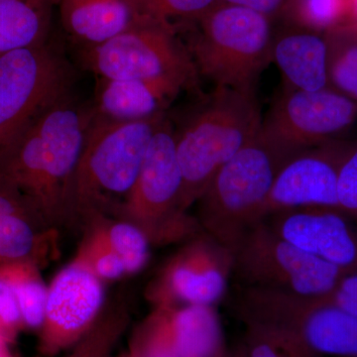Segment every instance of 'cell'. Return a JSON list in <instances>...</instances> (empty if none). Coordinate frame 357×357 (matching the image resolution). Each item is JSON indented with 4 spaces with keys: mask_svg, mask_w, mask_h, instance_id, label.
<instances>
[{
    "mask_svg": "<svg viewBox=\"0 0 357 357\" xmlns=\"http://www.w3.org/2000/svg\"><path fill=\"white\" fill-rule=\"evenodd\" d=\"M69 96L46 110L0 158V177L47 215L70 208L73 183L91 119Z\"/></svg>",
    "mask_w": 357,
    "mask_h": 357,
    "instance_id": "1",
    "label": "cell"
},
{
    "mask_svg": "<svg viewBox=\"0 0 357 357\" xmlns=\"http://www.w3.org/2000/svg\"><path fill=\"white\" fill-rule=\"evenodd\" d=\"M262 122L255 89L215 86L176 131L182 213L199 201L215 173L260 133Z\"/></svg>",
    "mask_w": 357,
    "mask_h": 357,
    "instance_id": "2",
    "label": "cell"
},
{
    "mask_svg": "<svg viewBox=\"0 0 357 357\" xmlns=\"http://www.w3.org/2000/svg\"><path fill=\"white\" fill-rule=\"evenodd\" d=\"M294 156L258 134L215 173L199 198L198 222L204 234L232 252L264 220L275 178Z\"/></svg>",
    "mask_w": 357,
    "mask_h": 357,
    "instance_id": "3",
    "label": "cell"
},
{
    "mask_svg": "<svg viewBox=\"0 0 357 357\" xmlns=\"http://www.w3.org/2000/svg\"><path fill=\"white\" fill-rule=\"evenodd\" d=\"M198 21L199 33L188 49L199 77L215 86L255 89L260 75L273 61L270 18L220 3Z\"/></svg>",
    "mask_w": 357,
    "mask_h": 357,
    "instance_id": "4",
    "label": "cell"
},
{
    "mask_svg": "<svg viewBox=\"0 0 357 357\" xmlns=\"http://www.w3.org/2000/svg\"><path fill=\"white\" fill-rule=\"evenodd\" d=\"M165 116L139 121L93 116L75 174L70 208L95 211L114 199L126 201L152 136Z\"/></svg>",
    "mask_w": 357,
    "mask_h": 357,
    "instance_id": "5",
    "label": "cell"
},
{
    "mask_svg": "<svg viewBox=\"0 0 357 357\" xmlns=\"http://www.w3.org/2000/svg\"><path fill=\"white\" fill-rule=\"evenodd\" d=\"M239 316L287 335L314 356L357 357V316L317 297L246 288Z\"/></svg>",
    "mask_w": 357,
    "mask_h": 357,
    "instance_id": "6",
    "label": "cell"
},
{
    "mask_svg": "<svg viewBox=\"0 0 357 357\" xmlns=\"http://www.w3.org/2000/svg\"><path fill=\"white\" fill-rule=\"evenodd\" d=\"M72 70L47 44L0 56V158L37 119L70 93Z\"/></svg>",
    "mask_w": 357,
    "mask_h": 357,
    "instance_id": "7",
    "label": "cell"
},
{
    "mask_svg": "<svg viewBox=\"0 0 357 357\" xmlns=\"http://www.w3.org/2000/svg\"><path fill=\"white\" fill-rule=\"evenodd\" d=\"M232 274L241 287L321 297L349 273L289 243L262 220L232 251Z\"/></svg>",
    "mask_w": 357,
    "mask_h": 357,
    "instance_id": "8",
    "label": "cell"
},
{
    "mask_svg": "<svg viewBox=\"0 0 357 357\" xmlns=\"http://www.w3.org/2000/svg\"><path fill=\"white\" fill-rule=\"evenodd\" d=\"M182 187L176 130L165 116L152 136L135 184L122 208L150 241L192 238L203 230L198 220L178 208Z\"/></svg>",
    "mask_w": 357,
    "mask_h": 357,
    "instance_id": "9",
    "label": "cell"
},
{
    "mask_svg": "<svg viewBox=\"0 0 357 357\" xmlns=\"http://www.w3.org/2000/svg\"><path fill=\"white\" fill-rule=\"evenodd\" d=\"M82 62L100 79H171L188 91L199 88V75L175 27L150 21L114 38L84 48Z\"/></svg>",
    "mask_w": 357,
    "mask_h": 357,
    "instance_id": "10",
    "label": "cell"
},
{
    "mask_svg": "<svg viewBox=\"0 0 357 357\" xmlns=\"http://www.w3.org/2000/svg\"><path fill=\"white\" fill-rule=\"evenodd\" d=\"M357 119V102L332 88H290L263 119V137L291 155L338 139Z\"/></svg>",
    "mask_w": 357,
    "mask_h": 357,
    "instance_id": "11",
    "label": "cell"
},
{
    "mask_svg": "<svg viewBox=\"0 0 357 357\" xmlns=\"http://www.w3.org/2000/svg\"><path fill=\"white\" fill-rule=\"evenodd\" d=\"M232 252L201 232L176 253L152 288L157 307L213 306L227 292Z\"/></svg>",
    "mask_w": 357,
    "mask_h": 357,
    "instance_id": "12",
    "label": "cell"
},
{
    "mask_svg": "<svg viewBox=\"0 0 357 357\" xmlns=\"http://www.w3.org/2000/svg\"><path fill=\"white\" fill-rule=\"evenodd\" d=\"M354 145L351 141L335 139L305 150L289 160L275 178L265 206L264 220L274 213L297 208L340 211L338 176Z\"/></svg>",
    "mask_w": 357,
    "mask_h": 357,
    "instance_id": "13",
    "label": "cell"
},
{
    "mask_svg": "<svg viewBox=\"0 0 357 357\" xmlns=\"http://www.w3.org/2000/svg\"><path fill=\"white\" fill-rule=\"evenodd\" d=\"M105 289L83 256L61 270L48 287L42 344L56 352L79 340L95 323Z\"/></svg>",
    "mask_w": 357,
    "mask_h": 357,
    "instance_id": "14",
    "label": "cell"
},
{
    "mask_svg": "<svg viewBox=\"0 0 357 357\" xmlns=\"http://www.w3.org/2000/svg\"><path fill=\"white\" fill-rule=\"evenodd\" d=\"M265 222L297 248L347 273H357V222L344 213L297 208L274 213Z\"/></svg>",
    "mask_w": 357,
    "mask_h": 357,
    "instance_id": "15",
    "label": "cell"
},
{
    "mask_svg": "<svg viewBox=\"0 0 357 357\" xmlns=\"http://www.w3.org/2000/svg\"><path fill=\"white\" fill-rule=\"evenodd\" d=\"M137 351L160 357H218L225 347L213 307H157Z\"/></svg>",
    "mask_w": 357,
    "mask_h": 357,
    "instance_id": "16",
    "label": "cell"
},
{
    "mask_svg": "<svg viewBox=\"0 0 357 357\" xmlns=\"http://www.w3.org/2000/svg\"><path fill=\"white\" fill-rule=\"evenodd\" d=\"M183 91V84L171 79H100L91 112L105 121H146L166 114Z\"/></svg>",
    "mask_w": 357,
    "mask_h": 357,
    "instance_id": "17",
    "label": "cell"
},
{
    "mask_svg": "<svg viewBox=\"0 0 357 357\" xmlns=\"http://www.w3.org/2000/svg\"><path fill=\"white\" fill-rule=\"evenodd\" d=\"M61 16L66 31L84 48L157 21L145 13L141 0H61Z\"/></svg>",
    "mask_w": 357,
    "mask_h": 357,
    "instance_id": "18",
    "label": "cell"
},
{
    "mask_svg": "<svg viewBox=\"0 0 357 357\" xmlns=\"http://www.w3.org/2000/svg\"><path fill=\"white\" fill-rule=\"evenodd\" d=\"M272 59L291 88L317 91L330 88L326 36L301 28L274 40Z\"/></svg>",
    "mask_w": 357,
    "mask_h": 357,
    "instance_id": "19",
    "label": "cell"
},
{
    "mask_svg": "<svg viewBox=\"0 0 357 357\" xmlns=\"http://www.w3.org/2000/svg\"><path fill=\"white\" fill-rule=\"evenodd\" d=\"M52 0H0V56L46 44Z\"/></svg>",
    "mask_w": 357,
    "mask_h": 357,
    "instance_id": "20",
    "label": "cell"
},
{
    "mask_svg": "<svg viewBox=\"0 0 357 357\" xmlns=\"http://www.w3.org/2000/svg\"><path fill=\"white\" fill-rule=\"evenodd\" d=\"M0 276L13 289L22 323L31 328H42L46 316L48 287L36 270L24 261L6 263L0 268Z\"/></svg>",
    "mask_w": 357,
    "mask_h": 357,
    "instance_id": "21",
    "label": "cell"
},
{
    "mask_svg": "<svg viewBox=\"0 0 357 357\" xmlns=\"http://www.w3.org/2000/svg\"><path fill=\"white\" fill-rule=\"evenodd\" d=\"M330 88L357 102V43L347 26L325 33Z\"/></svg>",
    "mask_w": 357,
    "mask_h": 357,
    "instance_id": "22",
    "label": "cell"
},
{
    "mask_svg": "<svg viewBox=\"0 0 357 357\" xmlns=\"http://www.w3.org/2000/svg\"><path fill=\"white\" fill-rule=\"evenodd\" d=\"M294 20L301 28L328 32L349 24L351 0H290Z\"/></svg>",
    "mask_w": 357,
    "mask_h": 357,
    "instance_id": "23",
    "label": "cell"
},
{
    "mask_svg": "<svg viewBox=\"0 0 357 357\" xmlns=\"http://www.w3.org/2000/svg\"><path fill=\"white\" fill-rule=\"evenodd\" d=\"M110 248L121 258L126 274L139 272L150 255V239L144 230L131 222H117L103 229Z\"/></svg>",
    "mask_w": 357,
    "mask_h": 357,
    "instance_id": "24",
    "label": "cell"
},
{
    "mask_svg": "<svg viewBox=\"0 0 357 357\" xmlns=\"http://www.w3.org/2000/svg\"><path fill=\"white\" fill-rule=\"evenodd\" d=\"M246 357H317L283 333L245 325Z\"/></svg>",
    "mask_w": 357,
    "mask_h": 357,
    "instance_id": "25",
    "label": "cell"
},
{
    "mask_svg": "<svg viewBox=\"0 0 357 357\" xmlns=\"http://www.w3.org/2000/svg\"><path fill=\"white\" fill-rule=\"evenodd\" d=\"M34 231L23 213L0 217V261H23L34 248Z\"/></svg>",
    "mask_w": 357,
    "mask_h": 357,
    "instance_id": "26",
    "label": "cell"
},
{
    "mask_svg": "<svg viewBox=\"0 0 357 357\" xmlns=\"http://www.w3.org/2000/svg\"><path fill=\"white\" fill-rule=\"evenodd\" d=\"M145 13L160 22L170 18L198 21L220 3V0H141Z\"/></svg>",
    "mask_w": 357,
    "mask_h": 357,
    "instance_id": "27",
    "label": "cell"
},
{
    "mask_svg": "<svg viewBox=\"0 0 357 357\" xmlns=\"http://www.w3.org/2000/svg\"><path fill=\"white\" fill-rule=\"evenodd\" d=\"M79 255L83 256L100 280H116L126 274L123 261L110 248L103 229L96 232Z\"/></svg>",
    "mask_w": 357,
    "mask_h": 357,
    "instance_id": "28",
    "label": "cell"
},
{
    "mask_svg": "<svg viewBox=\"0 0 357 357\" xmlns=\"http://www.w3.org/2000/svg\"><path fill=\"white\" fill-rule=\"evenodd\" d=\"M337 198L340 211L357 222V143L340 167Z\"/></svg>",
    "mask_w": 357,
    "mask_h": 357,
    "instance_id": "29",
    "label": "cell"
},
{
    "mask_svg": "<svg viewBox=\"0 0 357 357\" xmlns=\"http://www.w3.org/2000/svg\"><path fill=\"white\" fill-rule=\"evenodd\" d=\"M317 298L357 316V273L345 274L333 291Z\"/></svg>",
    "mask_w": 357,
    "mask_h": 357,
    "instance_id": "30",
    "label": "cell"
},
{
    "mask_svg": "<svg viewBox=\"0 0 357 357\" xmlns=\"http://www.w3.org/2000/svg\"><path fill=\"white\" fill-rule=\"evenodd\" d=\"M22 323L17 299L10 284L0 276V330L13 332Z\"/></svg>",
    "mask_w": 357,
    "mask_h": 357,
    "instance_id": "31",
    "label": "cell"
},
{
    "mask_svg": "<svg viewBox=\"0 0 357 357\" xmlns=\"http://www.w3.org/2000/svg\"><path fill=\"white\" fill-rule=\"evenodd\" d=\"M220 2L222 4L251 9L270 18L286 10L290 0H220Z\"/></svg>",
    "mask_w": 357,
    "mask_h": 357,
    "instance_id": "32",
    "label": "cell"
},
{
    "mask_svg": "<svg viewBox=\"0 0 357 357\" xmlns=\"http://www.w3.org/2000/svg\"><path fill=\"white\" fill-rule=\"evenodd\" d=\"M102 333L91 335L72 357H100L102 354Z\"/></svg>",
    "mask_w": 357,
    "mask_h": 357,
    "instance_id": "33",
    "label": "cell"
},
{
    "mask_svg": "<svg viewBox=\"0 0 357 357\" xmlns=\"http://www.w3.org/2000/svg\"><path fill=\"white\" fill-rule=\"evenodd\" d=\"M347 26L357 28V0H351V18Z\"/></svg>",
    "mask_w": 357,
    "mask_h": 357,
    "instance_id": "34",
    "label": "cell"
},
{
    "mask_svg": "<svg viewBox=\"0 0 357 357\" xmlns=\"http://www.w3.org/2000/svg\"><path fill=\"white\" fill-rule=\"evenodd\" d=\"M229 357H246L243 344L238 347V349H236V351H234V354H232V356H230Z\"/></svg>",
    "mask_w": 357,
    "mask_h": 357,
    "instance_id": "35",
    "label": "cell"
},
{
    "mask_svg": "<svg viewBox=\"0 0 357 357\" xmlns=\"http://www.w3.org/2000/svg\"><path fill=\"white\" fill-rule=\"evenodd\" d=\"M347 27L351 29V31L352 33V35H354V39H356V43H357V28L356 27H352V26H347Z\"/></svg>",
    "mask_w": 357,
    "mask_h": 357,
    "instance_id": "36",
    "label": "cell"
},
{
    "mask_svg": "<svg viewBox=\"0 0 357 357\" xmlns=\"http://www.w3.org/2000/svg\"><path fill=\"white\" fill-rule=\"evenodd\" d=\"M0 357H9L8 354H6V349H4L3 345L0 347Z\"/></svg>",
    "mask_w": 357,
    "mask_h": 357,
    "instance_id": "37",
    "label": "cell"
},
{
    "mask_svg": "<svg viewBox=\"0 0 357 357\" xmlns=\"http://www.w3.org/2000/svg\"><path fill=\"white\" fill-rule=\"evenodd\" d=\"M218 357H229V356H227V352L225 351H222V354H220V356H218Z\"/></svg>",
    "mask_w": 357,
    "mask_h": 357,
    "instance_id": "38",
    "label": "cell"
},
{
    "mask_svg": "<svg viewBox=\"0 0 357 357\" xmlns=\"http://www.w3.org/2000/svg\"><path fill=\"white\" fill-rule=\"evenodd\" d=\"M0 345H2V342H1V340H0Z\"/></svg>",
    "mask_w": 357,
    "mask_h": 357,
    "instance_id": "39",
    "label": "cell"
},
{
    "mask_svg": "<svg viewBox=\"0 0 357 357\" xmlns=\"http://www.w3.org/2000/svg\"><path fill=\"white\" fill-rule=\"evenodd\" d=\"M0 347H1V345H0Z\"/></svg>",
    "mask_w": 357,
    "mask_h": 357,
    "instance_id": "40",
    "label": "cell"
}]
</instances>
